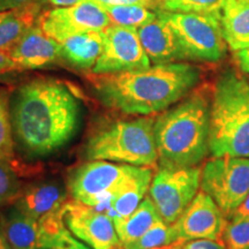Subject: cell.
I'll use <instances>...</instances> for the list:
<instances>
[{"label": "cell", "mask_w": 249, "mask_h": 249, "mask_svg": "<svg viewBox=\"0 0 249 249\" xmlns=\"http://www.w3.org/2000/svg\"><path fill=\"white\" fill-rule=\"evenodd\" d=\"M209 148L213 157H249V82L233 68L214 85Z\"/></svg>", "instance_id": "obj_4"}, {"label": "cell", "mask_w": 249, "mask_h": 249, "mask_svg": "<svg viewBox=\"0 0 249 249\" xmlns=\"http://www.w3.org/2000/svg\"><path fill=\"white\" fill-rule=\"evenodd\" d=\"M22 189L14 167L4 160H0V207L13 204Z\"/></svg>", "instance_id": "obj_27"}, {"label": "cell", "mask_w": 249, "mask_h": 249, "mask_svg": "<svg viewBox=\"0 0 249 249\" xmlns=\"http://www.w3.org/2000/svg\"><path fill=\"white\" fill-rule=\"evenodd\" d=\"M227 223L229 219L211 196L200 191L171 226L178 240L187 242L211 239L219 241L223 239Z\"/></svg>", "instance_id": "obj_13"}, {"label": "cell", "mask_w": 249, "mask_h": 249, "mask_svg": "<svg viewBox=\"0 0 249 249\" xmlns=\"http://www.w3.org/2000/svg\"><path fill=\"white\" fill-rule=\"evenodd\" d=\"M20 71L15 62L9 57L8 52L0 51V76L6 75V74L12 73V71Z\"/></svg>", "instance_id": "obj_32"}, {"label": "cell", "mask_w": 249, "mask_h": 249, "mask_svg": "<svg viewBox=\"0 0 249 249\" xmlns=\"http://www.w3.org/2000/svg\"><path fill=\"white\" fill-rule=\"evenodd\" d=\"M169 246H170V245H167V246H161V247H156V248H152V249H169Z\"/></svg>", "instance_id": "obj_40"}, {"label": "cell", "mask_w": 249, "mask_h": 249, "mask_svg": "<svg viewBox=\"0 0 249 249\" xmlns=\"http://www.w3.org/2000/svg\"><path fill=\"white\" fill-rule=\"evenodd\" d=\"M8 12H9V11H8ZM8 12H0V21H1L2 18H4L6 17V15L8 14Z\"/></svg>", "instance_id": "obj_39"}, {"label": "cell", "mask_w": 249, "mask_h": 249, "mask_svg": "<svg viewBox=\"0 0 249 249\" xmlns=\"http://www.w3.org/2000/svg\"><path fill=\"white\" fill-rule=\"evenodd\" d=\"M64 220L71 234L91 249H124L111 218L88 204L68 200Z\"/></svg>", "instance_id": "obj_12"}, {"label": "cell", "mask_w": 249, "mask_h": 249, "mask_svg": "<svg viewBox=\"0 0 249 249\" xmlns=\"http://www.w3.org/2000/svg\"><path fill=\"white\" fill-rule=\"evenodd\" d=\"M96 4L103 6H120V5H139L144 6L154 11H160L161 0H90Z\"/></svg>", "instance_id": "obj_29"}, {"label": "cell", "mask_w": 249, "mask_h": 249, "mask_svg": "<svg viewBox=\"0 0 249 249\" xmlns=\"http://www.w3.org/2000/svg\"><path fill=\"white\" fill-rule=\"evenodd\" d=\"M151 66L138 29L111 24L104 30V46L92 68L95 75L145 70Z\"/></svg>", "instance_id": "obj_10"}, {"label": "cell", "mask_w": 249, "mask_h": 249, "mask_svg": "<svg viewBox=\"0 0 249 249\" xmlns=\"http://www.w3.org/2000/svg\"><path fill=\"white\" fill-rule=\"evenodd\" d=\"M225 0H161L160 11L220 14Z\"/></svg>", "instance_id": "obj_26"}, {"label": "cell", "mask_w": 249, "mask_h": 249, "mask_svg": "<svg viewBox=\"0 0 249 249\" xmlns=\"http://www.w3.org/2000/svg\"><path fill=\"white\" fill-rule=\"evenodd\" d=\"M151 172L150 167L91 160L71 174L68 192L74 200L104 213L112 196Z\"/></svg>", "instance_id": "obj_6"}, {"label": "cell", "mask_w": 249, "mask_h": 249, "mask_svg": "<svg viewBox=\"0 0 249 249\" xmlns=\"http://www.w3.org/2000/svg\"><path fill=\"white\" fill-rule=\"evenodd\" d=\"M234 58L242 73L249 74V48L234 52Z\"/></svg>", "instance_id": "obj_34"}, {"label": "cell", "mask_w": 249, "mask_h": 249, "mask_svg": "<svg viewBox=\"0 0 249 249\" xmlns=\"http://www.w3.org/2000/svg\"><path fill=\"white\" fill-rule=\"evenodd\" d=\"M44 8V0L9 11L0 21V51L8 52L27 31L39 23Z\"/></svg>", "instance_id": "obj_19"}, {"label": "cell", "mask_w": 249, "mask_h": 249, "mask_svg": "<svg viewBox=\"0 0 249 249\" xmlns=\"http://www.w3.org/2000/svg\"><path fill=\"white\" fill-rule=\"evenodd\" d=\"M103 8L107 11L112 24L134 28V29H138L157 18V12L144 6L120 5L105 6Z\"/></svg>", "instance_id": "obj_23"}, {"label": "cell", "mask_w": 249, "mask_h": 249, "mask_svg": "<svg viewBox=\"0 0 249 249\" xmlns=\"http://www.w3.org/2000/svg\"><path fill=\"white\" fill-rule=\"evenodd\" d=\"M179 241L177 239L172 226L164 223L163 220H158L154 226H151L147 232L135 241L124 245V249H152L161 246H167L173 242Z\"/></svg>", "instance_id": "obj_25"}, {"label": "cell", "mask_w": 249, "mask_h": 249, "mask_svg": "<svg viewBox=\"0 0 249 249\" xmlns=\"http://www.w3.org/2000/svg\"><path fill=\"white\" fill-rule=\"evenodd\" d=\"M185 244H186V241H182V240L176 241L169 246V249H183V246H185Z\"/></svg>", "instance_id": "obj_38"}, {"label": "cell", "mask_w": 249, "mask_h": 249, "mask_svg": "<svg viewBox=\"0 0 249 249\" xmlns=\"http://www.w3.org/2000/svg\"><path fill=\"white\" fill-rule=\"evenodd\" d=\"M0 160H4L15 169L17 160L14 154V134L11 121L7 98L0 90Z\"/></svg>", "instance_id": "obj_24"}, {"label": "cell", "mask_w": 249, "mask_h": 249, "mask_svg": "<svg viewBox=\"0 0 249 249\" xmlns=\"http://www.w3.org/2000/svg\"><path fill=\"white\" fill-rule=\"evenodd\" d=\"M152 178L154 174L151 172L114 194L103 213L107 214L113 223L128 217L139 207L145 194L149 192Z\"/></svg>", "instance_id": "obj_22"}, {"label": "cell", "mask_w": 249, "mask_h": 249, "mask_svg": "<svg viewBox=\"0 0 249 249\" xmlns=\"http://www.w3.org/2000/svg\"><path fill=\"white\" fill-rule=\"evenodd\" d=\"M8 54L20 71L44 68L62 59L60 44L46 35L39 23L27 31Z\"/></svg>", "instance_id": "obj_14"}, {"label": "cell", "mask_w": 249, "mask_h": 249, "mask_svg": "<svg viewBox=\"0 0 249 249\" xmlns=\"http://www.w3.org/2000/svg\"><path fill=\"white\" fill-rule=\"evenodd\" d=\"M138 34L151 64L183 61L172 28L158 12L155 20L138 28Z\"/></svg>", "instance_id": "obj_17"}, {"label": "cell", "mask_w": 249, "mask_h": 249, "mask_svg": "<svg viewBox=\"0 0 249 249\" xmlns=\"http://www.w3.org/2000/svg\"><path fill=\"white\" fill-rule=\"evenodd\" d=\"M201 191L231 219L249 193V157H213L203 165Z\"/></svg>", "instance_id": "obj_8"}, {"label": "cell", "mask_w": 249, "mask_h": 249, "mask_svg": "<svg viewBox=\"0 0 249 249\" xmlns=\"http://www.w3.org/2000/svg\"><path fill=\"white\" fill-rule=\"evenodd\" d=\"M14 138L28 154L46 156L66 145L80 124V103L64 83L35 79L15 92L11 108Z\"/></svg>", "instance_id": "obj_1"}, {"label": "cell", "mask_w": 249, "mask_h": 249, "mask_svg": "<svg viewBox=\"0 0 249 249\" xmlns=\"http://www.w3.org/2000/svg\"><path fill=\"white\" fill-rule=\"evenodd\" d=\"M220 20L231 51L249 48V0H225Z\"/></svg>", "instance_id": "obj_20"}, {"label": "cell", "mask_w": 249, "mask_h": 249, "mask_svg": "<svg viewBox=\"0 0 249 249\" xmlns=\"http://www.w3.org/2000/svg\"><path fill=\"white\" fill-rule=\"evenodd\" d=\"M52 5L58 6V7H65V6H71L79 4V2L87 1V0H49Z\"/></svg>", "instance_id": "obj_37"}, {"label": "cell", "mask_w": 249, "mask_h": 249, "mask_svg": "<svg viewBox=\"0 0 249 249\" xmlns=\"http://www.w3.org/2000/svg\"><path fill=\"white\" fill-rule=\"evenodd\" d=\"M2 222L12 249H53V242L39 220L28 216L14 204L2 217Z\"/></svg>", "instance_id": "obj_16"}, {"label": "cell", "mask_w": 249, "mask_h": 249, "mask_svg": "<svg viewBox=\"0 0 249 249\" xmlns=\"http://www.w3.org/2000/svg\"><path fill=\"white\" fill-rule=\"evenodd\" d=\"M223 241L225 249H249V217L230 219Z\"/></svg>", "instance_id": "obj_28"}, {"label": "cell", "mask_w": 249, "mask_h": 249, "mask_svg": "<svg viewBox=\"0 0 249 249\" xmlns=\"http://www.w3.org/2000/svg\"><path fill=\"white\" fill-rule=\"evenodd\" d=\"M0 249H12L7 241V238H6V234H5L2 216H0Z\"/></svg>", "instance_id": "obj_36"}, {"label": "cell", "mask_w": 249, "mask_h": 249, "mask_svg": "<svg viewBox=\"0 0 249 249\" xmlns=\"http://www.w3.org/2000/svg\"><path fill=\"white\" fill-rule=\"evenodd\" d=\"M202 167L160 169L149 187V197L164 223L172 225L191 204L201 187Z\"/></svg>", "instance_id": "obj_9"}, {"label": "cell", "mask_w": 249, "mask_h": 249, "mask_svg": "<svg viewBox=\"0 0 249 249\" xmlns=\"http://www.w3.org/2000/svg\"><path fill=\"white\" fill-rule=\"evenodd\" d=\"M160 219L151 198L148 196L143 198L139 207L128 217L114 223V226L120 241L124 246L142 236Z\"/></svg>", "instance_id": "obj_21"}, {"label": "cell", "mask_w": 249, "mask_h": 249, "mask_svg": "<svg viewBox=\"0 0 249 249\" xmlns=\"http://www.w3.org/2000/svg\"><path fill=\"white\" fill-rule=\"evenodd\" d=\"M200 80L197 66L177 61L145 70L101 74L91 81L96 95L107 107L133 116H152L188 96Z\"/></svg>", "instance_id": "obj_2"}, {"label": "cell", "mask_w": 249, "mask_h": 249, "mask_svg": "<svg viewBox=\"0 0 249 249\" xmlns=\"http://www.w3.org/2000/svg\"><path fill=\"white\" fill-rule=\"evenodd\" d=\"M155 121V116H142L103 127L87 142V160L154 166L158 161Z\"/></svg>", "instance_id": "obj_5"}, {"label": "cell", "mask_w": 249, "mask_h": 249, "mask_svg": "<svg viewBox=\"0 0 249 249\" xmlns=\"http://www.w3.org/2000/svg\"><path fill=\"white\" fill-rule=\"evenodd\" d=\"M40 0H0V12L13 11Z\"/></svg>", "instance_id": "obj_33"}, {"label": "cell", "mask_w": 249, "mask_h": 249, "mask_svg": "<svg viewBox=\"0 0 249 249\" xmlns=\"http://www.w3.org/2000/svg\"><path fill=\"white\" fill-rule=\"evenodd\" d=\"M246 217H249V193L247 197L245 198V201L241 203L240 207L234 211V213H233L231 219H236V218H246Z\"/></svg>", "instance_id": "obj_35"}, {"label": "cell", "mask_w": 249, "mask_h": 249, "mask_svg": "<svg viewBox=\"0 0 249 249\" xmlns=\"http://www.w3.org/2000/svg\"><path fill=\"white\" fill-rule=\"evenodd\" d=\"M183 249H225V246L218 240L211 239H197V240L187 241Z\"/></svg>", "instance_id": "obj_31"}, {"label": "cell", "mask_w": 249, "mask_h": 249, "mask_svg": "<svg viewBox=\"0 0 249 249\" xmlns=\"http://www.w3.org/2000/svg\"><path fill=\"white\" fill-rule=\"evenodd\" d=\"M210 105L203 91H195L156 117L160 169H189L204 160L210 152Z\"/></svg>", "instance_id": "obj_3"}, {"label": "cell", "mask_w": 249, "mask_h": 249, "mask_svg": "<svg viewBox=\"0 0 249 249\" xmlns=\"http://www.w3.org/2000/svg\"><path fill=\"white\" fill-rule=\"evenodd\" d=\"M39 24L46 35L61 43L68 37L79 34L104 31L112 23L107 11L101 5L87 0L44 12Z\"/></svg>", "instance_id": "obj_11"}, {"label": "cell", "mask_w": 249, "mask_h": 249, "mask_svg": "<svg viewBox=\"0 0 249 249\" xmlns=\"http://www.w3.org/2000/svg\"><path fill=\"white\" fill-rule=\"evenodd\" d=\"M61 57L80 70H92L104 46V31H88L68 37L61 43Z\"/></svg>", "instance_id": "obj_18"}, {"label": "cell", "mask_w": 249, "mask_h": 249, "mask_svg": "<svg viewBox=\"0 0 249 249\" xmlns=\"http://www.w3.org/2000/svg\"><path fill=\"white\" fill-rule=\"evenodd\" d=\"M53 249H90L86 244H82L66 229L59 239L57 246Z\"/></svg>", "instance_id": "obj_30"}, {"label": "cell", "mask_w": 249, "mask_h": 249, "mask_svg": "<svg viewBox=\"0 0 249 249\" xmlns=\"http://www.w3.org/2000/svg\"><path fill=\"white\" fill-rule=\"evenodd\" d=\"M67 201L68 189L61 182L52 180L34 183L22 189L13 204L28 216L39 220L64 213Z\"/></svg>", "instance_id": "obj_15"}, {"label": "cell", "mask_w": 249, "mask_h": 249, "mask_svg": "<svg viewBox=\"0 0 249 249\" xmlns=\"http://www.w3.org/2000/svg\"><path fill=\"white\" fill-rule=\"evenodd\" d=\"M157 12L172 28L183 61L217 62L226 55L220 14Z\"/></svg>", "instance_id": "obj_7"}]
</instances>
